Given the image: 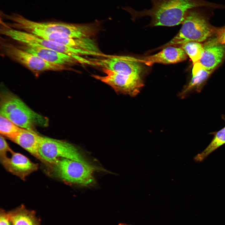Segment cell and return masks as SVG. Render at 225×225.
<instances>
[{
    "label": "cell",
    "mask_w": 225,
    "mask_h": 225,
    "mask_svg": "<svg viewBox=\"0 0 225 225\" xmlns=\"http://www.w3.org/2000/svg\"><path fill=\"white\" fill-rule=\"evenodd\" d=\"M152 6L149 9L137 11L131 8L125 10L133 19L145 16L151 18V26L171 27L182 24L187 12L202 6L219 8V5L202 0H151Z\"/></svg>",
    "instance_id": "obj_1"
},
{
    "label": "cell",
    "mask_w": 225,
    "mask_h": 225,
    "mask_svg": "<svg viewBox=\"0 0 225 225\" xmlns=\"http://www.w3.org/2000/svg\"><path fill=\"white\" fill-rule=\"evenodd\" d=\"M5 18L12 22L9 26L29 32L39 30L60 33L74 38H91L95 33L92 23L77 24L62 22H38L29 20L17 13L6 14Z\"/></svg>",
    "instance_id": "obj_2"
},
{
    "label": "cell",
    "mask_w": 225,
    "mask_h": 225,
    "mask_svg": "<svg viewBox=\"0 0 225 225\" xmlns=\"http://www.w3.org/2000/svg\"><path fill=\"white\" fill-rule=\"evenodd\" d=\"M0 115L23 128L35 131L38 127L48 126L47 118L29 108L17 95L7 91L1 93Z\"/></svg>",
    "instance_id": "obj_3"
},
{
    "label": "cell",
    "mask_w": 225,
    "mask_h": 225,
    "mask_svg": "<svg viewBox=\"0 0 225 225\" xmlns=\"http://www.w3.org/2000/svg\"><path fill=\"white\" fill-rule=\"evenodd\" d=\"M182 24L177 34L157 49L169 46L177 47L190 42H204L214 35L216 28L210 24L203 12L195 8L187 12Z\"/></svg>",
    "instance_id": "obj_4"
},
{
    "label": "cell",
    "mask_w": 225,
    "mask_h": 225,
    "mask_svg": "<svg viewBox=\"0 0 225 225\" xmlns=\"http://www.w3.org/2000/svg\"><path fill=\"white\" fill-rule=\"evenodd\" d=\"M53 165L54 174L66 182L82 186L94 182L93 173L95 169L90 164L61 158Z\"/></svg>",
    "instance_id": "obj_5"
},
{
    "label": "cell",
    "mask_w": 225,
    "mask_h": 225,
    "mask_svg": "<svg viewBox=\"0 0 225 225\" xmlns=\"http://www.w3.org/2000/svg\"><path fill=\"white\" fill-rule=\"evenodd\" d=\"M39 154L41 161L52 164L61 158L90 164L72 144L65 141L48 137H43Z\"/></svg>",
    "instance_id": "obj_6"
},
{
    "label": "cell",
    "mask_w": 225,
    "mask_h": 225,
    "mask_svg": "<svg viewBox=\"0 0 225 225\" xmlns=\"http://www.w3.org/2000/svg\"><path fill=\"white\" fill-rule=\"evenodd\" d=\"M1 33L25 45L53 50L74 58L92 54L90 51L62 45L25 31L7 28L1 30Z\"/></svg>",
    "instance_id": "obj_7"
},
{
    "label": "cell",
    "mask_w": 225,
    "mask_h": 225,
    "mask_svg": "<svg viewBox=\"0 0 225 225\" xmlns=\"http://www.w3.org/2000/svg\"><path fill=\"white\" fill-rule=\"evenodd\" d=\"M81 63L129 75H142L143 71L141 62L138 59L128 56L106 55L100 58L83 57Z\"/></svg>",
    "instance_id": "obj_8"
},
{
    "label": "cell",
    "mask_w": 225,
    "mask_h": 225,
    "mask_svg": "<svg viewBox=\"0 0 225 225\" xmlns=\"http://www.w3.org/2000/svg\"><path fill=\"white\" fill-rule=\"evenodd\" d=\"M102 70L105 76H92L110 86L117 93L135 96L144 85L141 75L119 73L105 68Z\"/></svg>",
    "instance_id": "obj_9"
},
{
    "label": "cell",
    "mask_w": 225,
    "mask_h": 225,
    "mask_svg": "<svg viewBox=\"0 0 225 225\" xmlns=\"http://www.w3.org/2000/svg\"><path fill=\"white\" fill-rule=\"evenodd\" d=\"M2 48L8 57L20 63L32 71L41 72L45 71H61L68 67L48 62L39 57L8 43L2 44Z\"/></svg>",
    "instance_id": "obj_10"
},
{
    "label": "cell",
    "mask_w": 225,
    "mask_h": 225,
    "mask_svg": "<svg viewBox=\"0 0 225 225\" xmlns=\"http://www.w3.org/2000/svg\"><path fill=\"white\" fill-rule=\"evenodd\" d=\"M28 32L66 46L97 53L100 52L96 42L92 38H74L60 33L37 30Z\"/></svg>",
    "instance_id": "obj_11"
},
{
    "label": "cell",
    "mask_w": 225,
    "mask_h": 225,
    "mask_svg": "<svg viewBox=\"0 0 225 225\" xmlns=\"http://www.w3.org/2000/svg\"><path fill=\"white\" fill-rule=\"evenodd\" d=\"M10 157L1 160L2 165L8 172L25 180L32 172L37 170L38 165L32 162L23 154L13 152Z\"/></svg>",
    "instance_id": "obj_12"
},
{
    "label": "cell",
    "mask_w": 225,
    "mask_h": 225,
    "mask_svg": "<svg viewBox=\"0 0 225 225\" xmlns=\"http://www.w3.org/2000/svg\"><path fill=\"white\" fill-rule=\"evenodd\" d=\"M187 58V55L182 48L169 46L162 49L159 52L151 55L138 59L141 63L151 66L154 63L172 64L181 62Z\"/></svg>",
    "instance_id": "obj_13"
},
{
    "label": "cell",
    "mask_w": 225,
    "mask_h": 225,
    "mask_svg": "<svg viewBox=\"0 0 225 225\" xmlns=\"http://www.w3.org/2000/svg\"><path fill=\"white\" fill-rule=\"evenodd\" d=\"M42 138L36 131L22 128L8 139L40 160L39 149Z\"/></svg>",
    "instance_id": "obj_14"
},
{
    "label": "cell",
    "mask_w": 225,
    "mask_h": 225,
    "mask_svg": "<svg viewBox=\"0 0 225 225\" xmlns=\"http://www.w3.org/2000/svg\"><path fill=\"white\" fill-rule=\"evenodd\" d=\"M24 45L22 49L51 63L67 67L78 63L75 58L62 52L48 48Z\"/></svg>",
    "instance_id": "obj_15"
},
{
    "label": "cell",
    "mask_w": 225,
    "mask_h": 225,
    "mask_svg": "<svg viewBox=\"0 0 225 225\" xmlns=\"http://www.w3.org/2000/svg\"><path fill=\"white\" fill-rule=\"evenodd\" d=\"M203 46L204 52L199 62L207 70H213L225 55V45L218 44Z\"/></svg>",
    "instance_id": "obj_16"
},
{
    "label": "cell",
    "mask_w": 225,
    "mask_h": 225,
    "mask_svg": "<svg viewBox=\"0 0 225 225\" xmlns=\"http://www.w3.org/2000/svg\"><path fill=\"white\" fill-rule=\"evenodd\" d=\"M7 213L13 225H41L35 212L22 204Z\"/></svg>",
    "instance_id": "obj_17"
},
{
    "label": "cell",
    "mask_w": 225,
    "mask_h": 225,
    "mask_svg": "<svg viewBox=\"0 0 225 225\" xmlns=\"http://www.w3.org/2000/svg\"><path fill=\"white\" fill-rule=\"evenodd\" d=\"M213 70H208L199 62L193 64L192 77L191 80L186 88L181 93L182 96L189 92L194 91L201 92L206 81Z\"/></svg>",
    "instance_id": "obj_18"
},
{
    "label": "cell",
    "mask_w": 225,
    "mask_h": 225,
    "mask_svg": "<svg viewBox=\"0 0 225 225\" xmlns=\"http://www.w3.org/2000/svg\"><path fill=\"white\" fill-rule=\"evenodd\" d=\"M225 144V126L216 133L208 146L202 152L194 158L197 162L203 160L210 154L218 148Z\"/></svg>",
    "instance_id": "obj_19"
},
{
    "label": "cell",
    "mask_w": 225,
    "mask_h": 225,
    "mask_svg": "<svg viewBox=\"0 0 225 225\" xmlns=\"http://www.w3.org/2000/svg\"><path fill=\"white\" fill-rule=\"evenodd\" d=\"M179 47L183 49L190 58L193 64L199 62L204 52L203 45L200 42H190Z\"/></svg>",
    "instance_id": "obj_20"
},
{
    "label": "cell",
    "mask_w": 225,
    "mask_h": 225,
    "mask_svg": "<svg viewBox=\"0 0 225 225\" xmlns=\"http://www.w3.org/2000/svg\"><path fill=\"white\" fill-rule=\"evenodd\" d=\"M22 128L8 118L0 115V135L8 139Z\"/></svg>",
    "instance_id": "obj_21"
},
{
    "label": "cell",
    "mask_w": 225,
    "mask_h": 225,
    "mask_svg": "<svg viewBox=\"0 0 225 225\" xmlns=\"http://www.w3.org/2000/svg\"><path fill=\"white\" fill-rule=\"evenodd\" d=\"M214 35L215 37L207 41L203 45H211L218 44L225 45V26L216 28Z\"/></svg>",
    "instance_id": "obj_22"
},
{
    "label": "cell",
    "mask_w": 225,
    "mask_h": 225,
    "mask_svg": "<svg viewBox=\"0 0 225 225\" xmlns=\"http://www.w3.org/2000/svg\"><path fill=\"white\" fill-rule=\"evenodd\" d=\"M13 151L10 148L4 137L0 135V160L7 157L8 152L11 153Z\"/></svg>",
    "instance_id": "obj_23"
},
{
    "label": "cell",
    "mask_w": 225,
    "mask_h": 225,
    "mask_svg": "<svg viewBox=\"0 0 225 225\" xmlns=\"http://www.w3.org/2000/svg\"><path fill=\"white\" fill-rule=\"evenodd\" d=\"M0 225H13L7 212L2 209L0 211Z\"/></svg>",
    "instance_id": "obj_24"
},
{
    "label": "cell",
    "mask_w": 225,
    "mask_h": 225,
    "mask_svg": "<svg viewBox=\"0 0 225 225\" xmlns=\"http://www.w3.org/2000/svg\"><path fill=\"white\" fill-rule=\"evenodd\" d=\"M118 225H128V224H125V223H120Z\"/></svg>",
    "instance_id": "obj_25"
}]
</instances>
